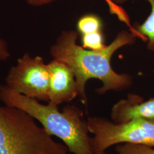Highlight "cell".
Masks as SVG:
<instances>
[{"label":"cell","instance_id":"4","mask_svg":"<svg viewBox=\"0 0 154 154\" xmlns=\"http://www.w3.org/2000/svg\"><path fill=\"white\" fill-rule=\"evenodd\" d=\"M27 112L11 106H0V145L60 149L66 146L54 141Z\"/></svg>","mask_w":154,"mask_h":154},{"label":"cell","instance_id":"16","mask_svg":"<svg viewBox=\"0 0 154 154\" xmlns=\"http://www.w3.org/2000/svg\"><path fill=\"white\" fill-rule=\"evenodd\" d=\"M107 154V153H106V152H99V153H97V154Z\"/></svg>","mask_w":154,"mask_h":154},{"label":"cell","instance_id":"2","mask_svg":"<svg viewBox=\"0 0 154 154\" xmlns=\"http://www.w3.org/2000/svg\"><path fill=\"white\" fill-rule=\"evenodd\" d=\"M0 100L5 105L18 108L38 121L50 136L61 139L69 151L74 154H94L88 122L82 110L67 105L60 111L58 106L43 105L37 99L17 93L6 85L0 84Z\"/></svg>","mask_w":154,"mask_h":154},{"label":"cell","instance_id":"5","mask_svg":"<svg viewBox=\"0 0 154 154\" xmlns=\"http://www.w3.org/2000/svg\"><path fill=\"white\" fill-rule=\"evenodd\" d=\"M5 82L8 87L17 93L39 101L49 102V70L41 56L25 53L10 69Z\"/></svg>","mask_w":154,"mask_h":154},{"label":"cell","instance_id":"11","mask_svg":"<svg viewBox=\"0 0 154 154\" xmlns=\"http://www.w3.org/2000/svg\"><path fill=\"white\" fill-rule=\"evenodd\" d=\"M67 147L61 149H41L32 147H10L0 145V154H68Z\"/></svg>","mask_w":154,"mask_h":154},{"label":"cell","instance_id":"14","mask_svg":"<svg viewBox=\"0 0 154 154\" xmlns=\"http://www.w3.org/2000/svg\"><path fill=\"white\" fill-rule=\"evenodd\" d=\"M11 58V53L8 44L4 39L0 37V61L5 62Z\"/></svg>","mask_w":154,"mask_h":154},{"label":"cell","instance_id":"12","mask_svg":"<svg viewBox=\"0 0 154 154\" xmlns=\"http://www.w3.org/2000/svg\"><path fill=\"white\" fill-rule=\"evenodd\" d=\"M81 42L86 49L99 51L105 49V37L102 32L81 35Z\"/></svg>","mask_w":154,"mask_h":154},{"label":"cell","instance_id":"7","mask_svg":"<svg viewBox=\"0 0 154 154\" xmlns=\"http://www.w3.org/2000/svg\"><path fill=\"white\" fill-rule=\"evenodd\" d=\"M111 118L117 124L137 119L154 121V98L144 101L138 95L129 94L127 99H121L113 106Z\"/></svg>","mask_w":154,"mask_h":154},{"label":"cell","instance_id":"8","mask_svg":"<svg viewBox=\"0 0 154 154\" xmlns=\"http://www.w3.org/2000/svg\"><path fill=\"white\" fill-rule=\"evenodd\" d=\"M151 5V12L147 19L142 23L132 25L133 34L147 42V48L154 53V0H146Z\"/></svg>","mask_w":154,"mask_h":154},{"label":"cell","instance_id":"15","mask_svg":"<svg viewBox=\"0 0 154 154\" xmlns=\"http://www.w3.org/2000/svg\"><path fill=\"white\" fill-rule=\"evenodd\" d=\"M114 4H116L118 5H119L121 4H122L125 2H126L128 0H111Z\"/></svg>","mask_w":154,"mask_h":154},{"label":"cell","instance_id":"3","mask_svg":"<svg viewBox=\"0 0 154 154\" xmlns=\"http://www.w3.org/2000/svg\"><path fill=\"white\" fill-rule=\"evenodd\" d=\"M94 154L105 152L121 143H131L154 147V121L137 119L117 124L106 118L90 116L88 119Z\"/></svg>","mask_w":154,"mask_h":154},{"label":"cell","instance_id":"6","mask_svg":"<svg viewBox=\"0 0 154 154\" xmlns=\"http://www.w3.org/2000/svg\"><path fill=\"white\" fill-rule=\"evenodd\" d=\"M48 66L50 72L49 103L58 106L75 99L78 96L77 81L70 67L54 59Z\"/></svg>","mask_w":154,"mask_h":154},{"label":"cell","instance_id":"10","mask_svg":"<svg viewBox=\"0 0 154 154\" xmlns=\"http://www.w3.org/2000/svg\"><path fill=\"white\" fill-rule=\"evenodd\" d=\"M102 28L103 22L100 17L94 14L83 15L77 21V32L81 35L102 32Z\"/></svg>","mask_w":154,"mask_h":154},{"label":"cell","instance_id":"13","mask_svg":"<svg viewBox=\"0 0 154 154\" xmlns=\"http://www.w3.org/2000/svg\"><path fill=\"white\" fill-rule=\"evenodd\" d=\"M116 150L118 154H154L152 147L138 144H118L116 145Z\"/></svg>","mask_w":154,"mask_h":154},{"label":"cell","instance_id":"9","mask_svg":"<svg viewBox=\"0 0 154 154\" xmlns=\"http://www.w3.org/2000/svg\"><path fill=\"white\" fill-rule=\"evenodd\" d=\"M29 5L35 7L42 6L50 4L56 0H25ZM108 6L110 13L116 17L117 18L124 23L129 29L132 30V25L131 24L130 19L125 10L120 5L114 4L111 0H104Z\"/></svg>","mask_w":154,"mask_h":154},{"label":"cell","instance_id":"1","mask_svg":"<svg viewBox=\"0 0 154 154\" xmlns=\"http://www.w3.org/2000/svg\"><path fill=\"white\" fill-rule=\"evenodd\" d=\"M78 35L73 30L62 31L51 46L50 53L54 60L64 62L72 69L77 81L78 96L83 103L87 102L85 86L91 78L102 82V87L96 90L99 94L111 90L122 91L132 85L131 76L116 73L112 68L111 60L117 50L135 43L137 37L133 34L122 30L110 45L99 51L86 49L78 45Z\"/></svg>","mask_w":154,"mask_h":154}]
</instances>
